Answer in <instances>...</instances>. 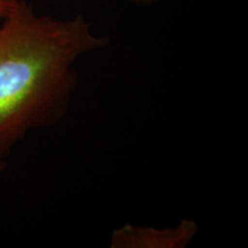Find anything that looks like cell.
<instances>
[{"label": "cell", "instance_id": "277c9868", "mask_svg": "<svg viewBox=\"0 0 248 248\" xmlns=\"http://www.w3.org/2000/svg\"><path fill=\"white\" fill-rule=\"evenodd\" d=\"M124 1L129 2V4L139 6V7H148V6H153L160 1V0H124Z\"/></svg>", "mask_w": 248, "mask_h": 248}, {"label": "cell", "instance_id": "6da1fadb", "mask_svg": "<svg viewBox=\"0 0 248 248\" xmlns=\"http://www.w3.org/2000/svg\"><path fill=\"white\" fill-rule=\"evenodd\" d=\"M108 44L83 15H39L18 0L0 20V159L29 132L67 116L78 86L77 62Z\"/></svg>", "mask_w": 248, "mask_h": 248}, {"label": "cell", "instance_id": "3957f363", "mask_svg": "<svg viewBox=\"0 0 248 248\" xmlns=\"http://www.w3.org/2000/svg\"><path fill=\"white\" fill-rule=\"evenodd\" d=\"M18 0H0V20L16 6Z\"/></svg>", "mask_w": 248, "mask_h": 248}, {"label": "cell", "instance_id": "7a4b0ae2", "mask_svg": "<svg viewBox=\"0 0 248 248\" xmlns=\"http://www.w3.org/2000/svg\"><path fill=\"white\" fill-rule=\"evenodd\" d=\"M199 230L193 219L183 218L172 228L125 224L115 229L110 237L111 248H184Z\"/></svg>", "mask_w": 248, "mask_h": 248}, {"label": "cell", "instance_id": "5b68a950", "mask_svg": "<svg viewBox=\"0 0 248 248\" xmlns=\"http://www.w3.org/2000/svg\"><path fill=\"white\" fill-rule=\"evenodd\" d=\"M6 167H7V163H6V160L0 159V173H1L2 171H5Z\"/></svg>", "mask_w": 248, "mask_h": 248}]
</instances>
